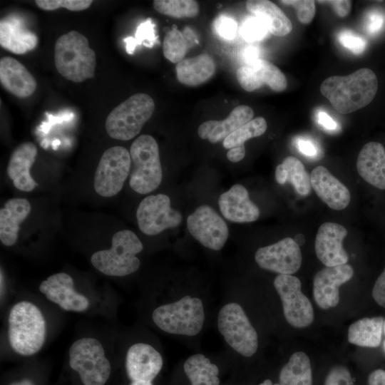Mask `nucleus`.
<instances>
[{
  "label": "nucleus",
  "instance_id": "1",
  "mask_svg": "<svg viewBox=\"0 0 385 385\" xmlns=\"http://www.w3.org/2000/svg\"><path fill=\"white\" fill-rule=\"evenodd\" d=\"M377 89L376 76L367 68L346 76H330L320 86L321 93L342 114L352 113L369 105L374 98Z\"/></svg>",
  "mask_w": 385,
  "mask_h": 385
},
{
  "label": "nucleus",
  "instance_id": "2",
  "mask_svg": "<svg viewBox=\"0 0 385 385\" xmlns=\"http://www.w3.org/2000/svg\"><path fill=\"white\" fill-rule=\"evenodd\" d=\"M47 334L46 322L40 308L23 300L15 303L7 319V338L12 350L23 356L37 354L43 347Z\"/></svg>",
  "mask_w": 385,
  "mask_h": 385
},
{
  "label": "nucleus",
  "instance_id": "3",
  "mask_svg": "<svg viewBox=\"0 0 385 385\" xmlns=\"http://www.w3.org/2000/svg\"><path fill=\"white\" fill-rule=\"evenodd\" d=\"M54 63L58 72L65 78L81 83L94 76L96 53L84 35L71 31L56 40Z\"/></svg>",
  "mask_w": 385,
  "mask_h": 385
},
{
  "label": "nucleus",
  "instance_id": "4",
  "mask_svg": "<svg viewBox=\"0 0 385 385\" xmlns=\"http://www.w3.org/2000/svg\"><path fill=\"white\" fill-rule=\"evenodd\" d=\"M143 249V243L133 231L120 230L113 235L111 248L94 252L91 262L106 275L127 276L139 269L140 261L136 255Z\"/></svg>",
  "mask_w": 385,
  "mask_h": 385
},
{
  "label": "nucleus",
  "instance_id": "5",
  "mask_svg": "<svg viewBox=\"0 0 385 385\" xmlns=\"http://www.w3.org/2000/svg\"><path fill=\"white\" fill-rule=\"evenodd\" d=\"M205 318L202 301L190 295L161 304L152 312L153 323L164 332L190 337L200 333Z\"/></svg>",
  "mask_w": 385,
  "mask_h": 385
},
{
  "label": "nucleus",
  "instance_id": "6",
  "mask_svg": "<svg viewBox=\"0 0 385 385\" xmlns=\"http://www.w3.org/2000/svg\"><path fill=\"white\" fill-rule=\"evenodd\" d=\"M129 152L131 158L130 188L140 194L154 191L163 178L156 140L150 135H141L133 142Z\"/></svg>",
  "mask_w": 385,
  "mask_h": 385
},
{
  "label": "nucleus",
  "instance_id": "7",
  "mask_svg": "<svg viewBox=\"0 0 385 385\" xmlns=\"http://www.w3.org/2000/svg\"><path fill=\"white\" fill-rule=\"evenodd\" d=\"M154 110L155 103L149 95L133 94L111 111L106 120V130L113 139L130 140L140 132Z\"/></svg>",
  "mask_w": 385,
  "mask_h": 385
},
{
  "label": "nucleus",
  "instance_id": "8",
  "mask_svg": "<svg viewBox=\"0 0 385 385\" xmlns=\"http://www.w3.org/2000/svg\"><path fill=\"white\" fill-rule=\"evenodd\" d=\"M68 363L83 385H104L111 373L104 346L94 337H84L73 342L68 350Z\"/></svg>",
  "mask_w": 385,
  "mask_h": 385
},
{
  "label": "nucleus",
  "instance_id": "9",
  "mask_svg": "<svg viewBox=\"0 0 385 385\" xmlns=\"http://www.w3.org/2000/svg\"><path fill=\"white\" fill-rule=\"evenodd\" d=\"M217 328L227 344L237 353L250 357L257 352V333L238 303L230 302L220 309Z\"/></svg>",
  "mask_w": 385,
  "mask_h": 385
},
{
  "label": "nucleus",
  "instance_id": "10",
  "mask_svg": "<svg viewBox=\"0 0 385 385\" xmlns=\"http://www.w3.org/2000/svg\"><path fill=\"white\" fill-rule=\"evenodd\" d=\"M131 168L130 152L124 147L113 146L103 153L95 172L93 186L101 196L111 197L123 188Z\"/></svg>",
  "mask_w": 385,
  "mask_h": 385
},
{
  "label": "nucleus",
  "instance_id": "11",
  "mask_svg": "<svg viewBox=\"0 0 385 385\" xmlns=\"http://www.w3.org/2000/svg\"><path fill=\"white\" fill-rule=\"evenodd\" d=\"M274 287L282 304L287 322L295 328H305L314 321V309L309 299L302 292L300 280L291 274H278Z\"/></svg>",
  "mask_w": 385,
  "mask_h": 385
},
{
  "label": "nucleus",
  "instance_id": "12",
  "mask_svg": "<svg viewBox=\"0 0 385 385\" xmlns=\"http://www.w3.org/2000/svg\"><path fill=\"white\" fill-rule=\"evenodd\" d=\"M136 218L139 229L147 235H156L182 222L181 213L172 208L170 197L165 194L149 195L140 202Z\"/></svg>",
  "mask_w": 385,
  "mask_h": 385
},
{
  "label": "nucleus",
  "instance_id": "13",
  "mask_svg": "<svg viewBox=\"0 0 385 385\" xmlns=\"http://www.w3.org/2000/svg\"><path fill=\"white\" fill-rule=\"evenodd\" d=\"M187 226L196 240L212 250H220L229 236L225 220L207 205L198 207L188 217Z\"/></svg>",
  "mask_w": 385,
  "mask_h": 385
},
{
  "label": "nucleus",
  "instance_id": "14",
  "mask_svg": "<svg viewBox=\"0 0 385 385\" xmlns=\"http://www.w3.org/2000/svg\"><path fill=\"white\" fill-rule=\"evenodd\" d=\"M258 266L279 274H292L301 267L302 256L299 246L292 237H285L259 248L255 255Z\"/></svg>",
  "mask_w": 385,
  "mask_h": 385
},
{
  "label": "nucleus",
  "instance_id": "15",
  "mask_svg": "<svg viewBox=\"0 0 385 385\" xmlns=\"http://www.w3.org/2000/svg\"><path fill=\"white\" fill-rule=\"evenodd\" d=\"M38 290L64 311L84 312L90 307L89 299L75 290L73 278L66 272L49 276L41 282Z\"/></svg>",
  "mask_w": 385,
  "mask_h": 385
},
{
  "label": "nucleus",
  "instance_id": "16",
  "mask_svg": "<svg viewBox=\"0 0 385 385\" xmlns=\"http://www.w3.org/2000/svg\"><path fill=\"white\" fill-rule=\"evenodd\" d=\"M354 275V269L349 264L325 267L318 271L313 279V297L322 309L335 307L339 302V287Z\"/></svg>",
  "mask_w": 385,
  "mask_h": 385
},
{
  "label": "nucleus",
  "instance_id": "17",
  "mask_svg": "<svg viewBox=\"0 0 385 385\" xmlns=\"http://www.w3.org/2000/svg\"><path fill=\"white\" fill-rule=\"evenodd\" d=\"M163 365L162 355L150 344L134 343L126 351L125 367L131 381L152 382L161 371Z\"/></svg>",
  "mask_w": 385,
  "mask_h": 385
},
{
  "label": "nucleus",
  "instance_id": "18",
  "mask_svg": "<svg viewBox=\"0 0 385 385\" xmlns=\"http://www.w3.org/2000/svg\"><path fill=\"white\" fill-rule=\"evenodd\" d=\"M237 78L240 86L247 92L258 89L264 84L276 92H282L287 86V78L279 68L260 58L240 67Z\"/></svg>",
  "mask_w": 385,
  "mask_h": 385
},
{
  "label": "nucleus",
  "instance_id": "19",
  "mask_svg": "<svg viewBox=\"0 0 385 385\" xmlns=\"http://www.w3.org/2000/svg\"><path fill=\"white\" fill-rule=\"evenodd\" d=\"M347 232L344 226L335 222H327L319 226L314 249L317 258L326 267L347 264L349 255L342 245Z\"/></svg>",
  "mask_w": 385,
  "mask_h": 385
},
{
  "label": "nucleus",
  "instance_id": "20",
  "mask_svg": "<svg viewBox=\"0 0 385 385\" xmlns=\"http://www.w3.org/2000/svg\"><path fill=\"white\" fill-rule=\"evenodd\" d=\"M38 37L28 29L25 21L17 14H9L0 21V45L15 54H24L34 50Z\"/></svg>",
  "mask_w": 385,
  "mask_h": 385
},
{
  "label": "nucleus",
  "instance_id": "21",
  "mask_svg": "<svg viewBox=\"0 0 385 385\" xmlns=\"http://www.w3.org/2000/svg\"><path fill=\"white\" fill-rule=\"evenodd\" d=\"M218 205L222 215L233 222H252L260 214L259 207L250 200L247 190L240 184H235L222 193Z\"/></svg>",
  "mask_w": 385,
  "mask_h": 385
},
{
  "label": "nucleus",
  "instance_id": "22",
  "mask_svg": "<svg viewBox=\"0 0 385 385\" xmlns=\"http://www.w3.org/2000/svg\"><path fill=\"white\" fill-rule=\"evenodd\" d=\"M312 188L317 195L330 208L342 210L350 202L349 189L325 167L319 165L310 174Z\"/></svg>",
  "mask_w": 385,
  "mask_h": 385
},
{
  "label": "nucleus",
  "instance_id": "23",
  "mask_svg": "<svg viewBox=\"0 0 385 385\" xmlns=\"http://www.w3.org/2000/svg\"><path fill=\"white\" fill-rule=\"evenodd\" d=\"M0 82L5 90L20 98L30 97L37 88L33 75L21 63L10 56L0 60Z\"/></svg>",
  "mask_w": 385,
  "mask_h": 385
},
{
  "label": "nucleus",
  "instance_id": "24",
  "mask_svg": "<svg viewBox=\"0 0 385 385\" xmlns=\"http://www.w3.org/2000/svg\"><path fill=\"white\" fill-rule=\"evenodd\" d=\"M37 153L34 143L24 142L17 146L10 156L7 175L14 187L21 191L31 192L37 186L30 173Z\"/></svg>",
  "mask_w": 385,
  "mask_h": 385
},
{
  "label": "nucleus",
  "instance_id": "25",
  "mask_svg": "<svg viewBox=\"0 0 385 385\" xmlns=\"http://www.w3.org/2000/svg\"><path fill=\"white\" fill-rule=\"evenodd\" d=\"M356 168L366 183L385 190V148L382 144L374 141L365 144L358 155Z\"/></svg>",
  "mask_w": 385,
  "mask_h": 385
},
{
  "label": "nucleus",
  "instance_id": "26",
  "mask_svg": "<svg viewBox=\"0 0 385 385\" xmlns=\"http://www.w3.org/2000/svg\"><path fill=\"white\" fill-rule=\"evenodd\" d=\"M254 116L253 110L248 106H236L222 120H207L197 128L199 137L212 143L223 141L232 133L250 121Z\"/></svg>",
  "mask_w": 385,
  "mask_h": 385
},
{
  "label": "nucleus",
  "instance_id": "27",
  "mask_svg": "<svg viewBox=\"0 0 385 385\" xmlns=\"http://www.w3.org/2000/svg\"><path fill=\"white\" fill-rule=\"evenodd\" d=\"M31 205L25 198L14 197L6 202L0 210V240L7 247L14 245L17 239L20 224L27 217Z\"/></svg>",
  "mask_w": 385,
  "mask_h": 385
},
{
  "label": "nucleus",
  "instance_id": "28",
  "mask_svg": "<svg viewBox=\"0 0 385 385\" xmlns=\"http://www.w3.org/2000/svg\"><path fill=\"white\" fill-rule=\"evenodd\" d=\"M216 69L213 58L207 53L183 59L175 66L179 82L188 86H197L207 81Z\"/></svg>",
  "mask_w": 385,
  "mask_h": 385
},
{
  "label": "nucleus",
  "instance_id": "29",
  "mask_svg": "<svg viewBox=\"0 0 385 385\" xmlns=\"http://www.w3.org/2000/svg\"><path fill=\"white\" fill-rule=\"evenodd\" d=\"M248 11L261 19L268 31L277 36L287 35L292 30V24L282 10L267 0H249L246 1Z\"/></svg>",
  "mask_w": 385,
  "mask_h": 385
},
{
  "label": "nucleus",
  "instance_id": "30",
  "mask_svg": "<svg viewBox=\"0 0 385 385\" xmlns=\"http://www.w3.org/2000/svg\"><path fill=\"white\" fill-rule=\"evenodd\" d=\"M383 317H365L352 323L348 329L349 343L361 347L376 348L381 341Z\"/></svg>",
  "mask_w": 385,
  "mask_h": 385
},
{
  "label": "nucleus",
  "instance_id": "31",
  "mask_svg": "<svg viewBox=\"0 0 385 385\" xmlns=\"http://www.w3.org/2000/svg\"><path fill=\"white\" fill-rule=\"evenodd\" d=\"M184 371L191 385H219V368L203 354L189 356L183 364Z\"/></svg>",
  "mask_w": 385,
  "mask_h": 385
},
{
  "label": "nucleus",
  "instance_id": "32",
  "mask_svg": "<svg viewBox=\"0 0 385 385\" xmlns=\"http://www.w3.org/2000/svg\"><path fill=\"white\" fill-rule=\"evenodd\" d=\"M279 385H312L311 362L304 352L290 356L279 372Z\"/></svg>",
  "mask_w": 385,
  "mask_h": 385
},
{
  "label": "nucleus",
  "instance_id": "33",
  "mask_svg": "<svg viewBox=\"0 0 385 385\" xmlns=\"http://www.w3.org/2000/svg\"><path fill=\"white\" fill-rule=\"evenodd\" d=\"M281 164L286 171L287 182L292 183L299 195H308L312 190L311 176L303 163L295 157L288 156Z\"/></svg>",
  "mask_w": 385,
  "mask_h": 385
},
{
  "label": "nucleus",
  "instance_id": "34",
  "mask_svg": "<svg viewBox=\"0 0 385 385\" xmlns=\"http://www.w3.org/2000/svg\"><path fill=\"white\" fill-rule=\"evenodd\" d=\"M267 128V121L264 118L257 117L252 119L228 135L222 141V145L229 150L237 147H245L244 143L246 140L262 135Z\"/></svg>",
  "mask_w": 385,
  "mask_h": 385
},
{
  "label": "nucleus",
  "instance_id": "35",
  "mask_svg": "<svg viewBox=\"0 0 385 385\" xmlns=\"http://www.w3.org/2000/svg\"><path fill=\"white\" fill-rule=\"evenodd\" d=\"M154 9L173 18H192L199 13V5L194 0H154Z\"/></svg>",
  "mask_w": 385,
  "mask_h": 385
},
{
  "label": "nucleus",
  "instance_id": "36",
  "mask_svg": "<svg viewBox=\"0 0 385 385\" xmlns=\"http://www.w3.org/2000/svg\"><path fill=\"white\" fill-rule=\"evenodd\" d=\"M190 45L183 33L175 25L165 36L163 52L165 58L172 63L182 61Z\"/></svg>",
  "mask_w": 385,
  "mask_h": 385
},
{
  "label": "nucleus",
  "instance_id": "37",
  "mask_svg": "<svg viewBox=\"0 0 385 385\" xmlns=\"http://www.w3.org/2000/svg\"><path fill=\"white\" fill-rule=\"evenodd\" d=\"M155 25L151 19L141 23L137 28L135 37H127L124 39L126 43V51L129 54L133 53L135 48L141 43L151 48L155 42L156 36L154 31Z\"/></svg>",
  "mask_w": 385,
  "mask_h": 385
},
{
  "label": "nucleus",
  "instance_id": "38",
  "mask_svg": "<svg viewBox=\"0 0 385 385\" xmlns=\"http://www.w3.org/2000/svg\"><path fill=\"white\" fill-rule=\"evenodd\" d=\"M37 6L46 11L64 8L72 11H83L92 4L91 0H36Z\"/></svg>",
  "mask_w": 385,
  "mask_h": 385
},
{
  "label": "nucleus",
  "instance_id": "39",
  "mask_svg": "<svg viewBox=\"0 0 385 385\" xmlns=\"http://www.w3.org/2000/svg\"><path fill=\"white\" fill-rule=\"evenodd\" d=\"M267 31L265 23L257 16L246 19L242 24L241 29L243 38L248 42L262 39L267 35Z\"/></svg>",
  "mask_w": 385,
  "mask_h": 385
},
{
  "label": "nucleus",
  "instance_id": "40",
  "mask_svg": "<svg viewBox=\"0 0 385 385\" xmlns=\"http://www.w3.org/2000/svg\"><path fill=\"white\" fill-rule=\"evenodd\" d=\"M279 2L293 6L299 22L309 24L315 14V1L312 0H284Z\"/></svg>",
  "mask_w": 385,
  "mask_h": 385
},
{
  "label": "nucleus",
  "instance_id": "41",
  "mask_svg": "<svg viewBox=\"0 0 385 385\" xmlns=\"http://www.w3.org/2000/svg\"><path fill=\"white\" fill-rule=\"evenodd\" d=\"M338 39L344 47L355 54H361L365 50L366 40L349 30L341 31L338 34Z\"/></svg>",
  "mask_w": 385,
  "mask_h": 385
},
{
  "label": "nucleus",
  "instance_id": "42",
  "mask_svg": "<svg viewBox=\"0 0 385 385\" xmlns=\"http://www.w3.org/2000/svg\"><path fill=\"white\" fill-rule=\"evenodd\" d=\"M324 385H354L349 369L342 365L334 366L327 374Z\"/></svg>",
  "mask_w": 385,
  "mask_h": 385
},
{
  "label": "nucleus",
  "instance_id": "43",
  "mask_svg": "<svg viewBox=\"0 0 385 385\" xmlns=\"http://www.w3.org/2000/svg\"><path fill=\"white\" fill-rule=\"evenodd\" d=\"M214 29L222 38L232 40L235 38L237 29L236 21L229 16L220 15L214 21Z\"/></svg>",
  "mask_w": 385,
  "mask_h": 385
},
{
  "label": "nucleus",
  "instance_id": "44",
  "mask_svg": "<svg viewBox=\"0 0 385 385\" xmlns=\"http://www.w3.org/2000/svg\"><path fill=\"white\" fill-rule=\"evenodd\" d=\"M384 16L381 12L378 11H371L366 18V30L371 34L379 32L384 25Z\"/></svg>",
  "mask_w": 385,
  "mask_h": 385
},
{
  "label": "nucleus",
  "instance_id": "45",
  "mask_svg": "<svg viewBox=\"0 0 385 385\" xmlns=\"http://www.w3.org/2000/svg\"><path fill=\"white\" fill-rule=\"evenodd\" d=\"M371 294L374 301L385 308V268L376 279Z\"/></svg>",
  "mask_w": 385,
  "mask_h": 385
},
{
  "label": "nucleus",
  "instance_id": "46",
  "mask_svg": "<svg viewBox=\"0 0 385 385\" xmlns=\"http://www.w3.org/2000/svg\"><path fill=\"white\" fill-rule=\"evenodd\" d=\"M318 2L331 5L339 17L347 16L351 8V1L347 0L318 1Z\"/></svg>",
  "mask_w": 385,
  "mask_h": 385
},
{
  "label": "nucleus",
  "instance_id": "47",
  "mask_svg": "<svg viewBox=\"0 0 385 385\" xmlns=\"http://www.w3.org/2000/svg\"><path fill=\"white\" fill-rule=\"evenodd\" d=\"M368 385H385V371L381 369L373 371L369 375Z\"/></svg>",
  "mask_w": 385,
  "mask_h": 385
},
{
  "label": "nucleus",
  "instance_id": "48",
  "mask_svg": "<svg viewBox=\"0 0 385 385\" xmlns=\"http://www.w3.org/2000/svg\"><path fill=\"white\" fill-rule=\"evenodd\" d=\"M317 119L319 123L327 130H334L337 128V123L325 112H319Z\"/></svg>",
  "mask_w": 385,
  "mask_h": 385
},
{
  "label": "nucleus",
  "instance_id": "49",
  "mask_svg": "<svg viewBox=\"0 0 385 385\" xmlns=\"http://www.w3.org/2000/svg\"><path fill=\"white\" fill-rule=\"evenodd\" d=\"M299 151L307 156H314L317 153V149L314 145L309 140H299L297 143Z\"/></svg>",
  "mask_w": 385,
  "mask_h": 385
},
{
  "label": "nucleus",
  "instance_id": "50",
  "mask_svg": "<svg viewBox=\"0 0 385 385\" xmlns=\"http://www.w3.org/2000/svg\"><path fill=\"white\" fill-rule=\"evenodd\" d=\"M245 155V147H237L230 149L227 153V159L233 163L240 161Z\"/></svg>",
  "mask_w": 385,
  "mask_h": 385
},
{
  "label": "nucleus",
  "instance_id": "51",
  "mask_svg": "<svg viewBox=\"0 0 385 385\" xmlns=\"http://www.w3.org/2000/svg\"><path fill=\"white\" fill-rule=\"evenodd\" d=\"M258 55L259 50L255 46H249L246 48L243 52V57L247 63L257 59Z\"/></svg>",
  "mask_w": 385,
  "mask_h": 385
},
{
  "label": "nucleus",
  "instance_id": "52",
  "mask_svg": "<svg viewBox=\"0 0 385 385\" xmlns=\"http://www.w3.org/2000/svg\"><path fill=\"white\" fill-rule=\"evenodd\" d=\"M10 385H34V384L31 380L28 379H24L21 381L14 382L11 384Z\"/></svg>",
  "mask_w": 385,
  "mask_h": 385
},
{
  "label": "nucleus",
  "instance_id": "53",
  "mask_svg": "<svg viewBox=\"0 0 385 385\" xmlns=\"http://www.w3.org/2000/svg\"><path fill=\"white\" fill-rule=\"evenodd\" d=\"M294 240L299 246L304 245V243L305 242V237L302 234L297 235Z\"/></svg>",
  "mask_w": 385,
  "mask_h": 385
},
{
  "label": "nucleus",
  "instance_id": "54",
  "mask_svg": "<svg viewBox=\"0 0 385 385\" xmlns=\"http://www.w3.org/2000/svg\"><path fill=\"white\" fill-rule=\"evenodd\" d=\"M129 385H153L150 381H133Z\"/></svg>",
  "mask_w": 385,
  "mask_h": 385
},
{
  "label": "nucleus",
  "instance_id": "55",
  "mask_svg": "<svg viewBox=\"0 0 385 385\" xmlns=\"http://www.w3.org/2000/svg\"><path fill=\"white\" fill-rule=\"evenodd\" d=\"M259 385H279V384H273L271 380L266 379L262 383H260Z\"/></svg>",
  "mask_w": 385,
  "mask_h": 385
},
{
  "label": "nucleus",
  "instance_id": "56",
  "mask_svg": "<svg viewBox=\"0 0 385 385\" xmlns=\"http://www.w3.org/2000/svg\"><path fill=\"white\" fill-rule=\"evenodd\" d=\"M383 331H384V333L385 334V319L384 321V324H383ZM383 346H384V351H385V341L384 342Z\"/></svg>",
  "mask_w": 385,
  "mask_h": 385
}]
</instances>
